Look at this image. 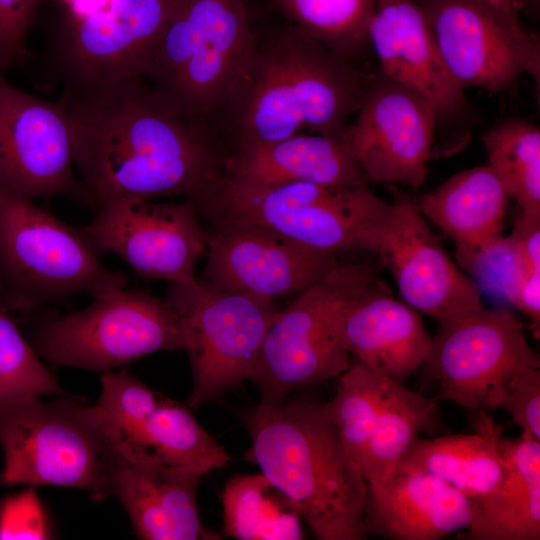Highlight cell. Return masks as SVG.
<instances>
[{
	"mask_svg": "<svg viewBox=\"0 0 540 540\" xmlns=\"http://www.w3.org/2000/svg\"><path fill=\"white\" fill-rule=\"evenodd\" d=\"M522 12H525L532 18L539 17L540 0H519Z\"/></svg>",
	"mask_w": 540,
	"mask_h": 540,
	"instance_id": "b9f144b4",
	"label": "cell"
},
{
	"mask_svg": "<svg viewBox=\"0 0 540 540\" xmlns=\"http://www.w3.org/2000/svg\"><path fill=\"white\" fill-rule=\"evenodd\" d=\"M476 416L475 433L416 437L396 469L433 475L469 499L487 494L506 474L499 450L503 426L489 418L486 411H477Z\"/></svg>",
	"mask_w": 540,
	"mask_h": 540,
	"instance_id": "cb8c5ba5",
	"label": "cell"
},
{
	"mask_svg": "<svg viewBox=\"0 0 540 540\" xmlns=\"http://www.w3.org/2000/svg\"><path fill=\"white\" fill-rule=\"evenodd\" d=\"M81 231L98 250L122 258L140 275L187 285L197 278L205 231L194 203L117 201L96 209Z\"/></svg>",
	"mask_w": 540,
	"mask_h": 540,
	"instance_id": "5bb4252c",
	"label": "cell"
},
{
	"mask_svg": "<svg viewBox=\"0 0 540 540\" xmlns=\"http://www.w3.org/2000/svg\"><path fill=\"white\" fill-rule=\"evenodd\" d=\"M166 301L175 311L192 376L189 408H197L251 376L278 309L274 299L229 292L205 280L170 284Z\"/></svg>",
	"mask_w": 540,
	"mask_h": 540,
	"instance_id": "9c48e42d",
	"label": "cell"
},
{
	"mask_svg": "<svg viewBox=\"0 0 540 540\" xmlns=\"http://www.w3.org/2000/svg\"><path fill=\"white\" fill-rule=\"evenodd\" d=\"M30 344L54 365L103 372L148 354L183 349L170 304L125 287L95 297L80 311L41 322Z\"/></svg>",
	"mask_w": 540,
	"mask_h": 540,
	"instance_id": "30bf717a",
	"label": "cell"
},
{
	"mask_svg": "<svg viewBox=\"0 0 540 540\" xmlns=\"http://www.w3.org/2000/svg\"><path fill=\"white\" fill-rule=\"evenodd\" d=\"M80 195L95 209L159 196L188 198L222 169L212 130L184 112L146 76L66 87Z\"/></svg>",
	"mask_w": 540,
	"mask_h": 540,
	"instance_id": "6da1fadb",
	"label": "cell"
},
{
	"mask_svg": "<svg viewBox=\"0 0 540 540\" xmlns=\"http://www.w3.org/2000/svg\"><path fill=\"white\" fill-rule=\"evenodd\" d=\"M457 265L480 290L511 302L515 290L529 270L511 235L499 234L474 245H456Z\"/></svg>",
	"mask_w": 540,
	"mask_h": 540,
	"instance_id": "e575fe53",
	"label": "cell"
},
{
	"mask_svg": "<svg viewBox=\"0 0 540 540\" xmlns=\"http://www.w3.org/2000/svg\"><path fill=\"white\" fill-rule=\"evenodd\" d=\"M375 278L371 264L340 263L278 310L249 378L261 402H282L293 390L340 376L350 366L338 332L341 309Z\"/></svg>",
	"mask_w": 540,
	"mask_h": 540,
	"instance_id": "ba28073f",
	"label": "cell"
},
{
	"mask_svg": "<svg viewBox=\"0 0 540 540\" xmlns=\"http://www.w3.org/2000/svg\"><path fill=\"white\" fill-rule=\"evenodd\" d=\"M252 38L244 0H178L146 77L211 128Z\"/></svg>",
	"mask_w": 540,
	"mask_h": 540,
	"instance_id": "52a82bcc",
	"label": "cell"
},
{
	"mask_svg": "<svg viewBox=\"0 0 540 540\" xmlns=\"http://www.w3.org/2000/svg\"><path fill=\"white\" fill-rule=\"evenodd\" d=\"M390 188L392 210L376 254L403 301L437 321L482 306V291L446 253L418 205L395 186Z\"/></svg>",
	"mask_w": 540,
	"mask_h": 540,
	"instance_id": "ac0fdd59",
	"label": "cell"
},
{
	"mask_svg": "<svg viewBox=\"0 0 540 540\" xmlns=\"http://www.w3.org/2000/svg\"><path fill=\"white\" fill-rule=\"evenodd\" d=\"M373 74L285 22L254 28L251 47L212 123L227 153L309 129L343 139Z\"/></svg>",
	"mask_w": 540,
	"mask_h": 540,
	"instance_id": "7a4b0ae2",
	"label": "cell"
},
{
	"mask_svg": "<svg viewBox=\"0 0 540 540\" xmlns=\"http://www.w3.org/2000/svg\"><path fill=\"white\" fill-rule=\"evenodd\" d=\"M437 322L422 364L438 384L436 401L474 412L493 411L501 408L514 377L540 368L523 322L508 308L482 305Z\"/></svg>",
	"mask_w": 540,
	"mask_h": 540,
	"instance_id": "8fae6325",
	"label": "cell"
},
{
	"mask_svg": "<svg viewBox=\"0 0 540 540\" xmlns=\"http://www.w3.org/2000/svg\"><path fill=\"white\" fill-rule=\"evenodd\" d=\"M471 500L472 540H539L540 478L506 468L502 481Z\"/></svg>",
	"mask_w": 540,
	"mask_h": 540,
	"instance_id": "83f0119b",
	"label": "cell"
},
{
	"mask_svg": "<svg viewBox=\"0 0 540 540\" xmlns=\"http://www.w3.org/2000/svg\"><path fill=\"white\" fill-rule=\"evenodd\" d=\"M213 226L255 223L308 247L337 253H376L392 203L367 185L332 187L310 182L258 184L221 171L187 198Z\"/></svg>",
	"mask_w": 540,
	"mask_h": 540,
	"instance_id": "277c9868",
	"label": "cell"
},
{
	"mask_svg": "<svg viewBox=\"0 0 540 540\" xmlns=\"http://www.w3.org/2000/svg\"><path fill=\"white\" fill-rule=\"evenodd\" d=\"M436 402L388 380L362 467L368 489L385 484L413 440L436 427Z\"/></svg>",
	"mask_w": 540,
	"mask_h": 540,
	"instance_id": "484cf974",
	"label": "cell"
},
{
	"mask_svg": "<svg viewBox=\"0 0 540 540\" xmlns=\"http://www.w3.org/2000/svg\"><path fill=\"white\" fill-rule=\"evenodd\" d=\"M126 286L83 232L0 185V304L29 312L77 294L93 298Z\"/></svg>",
	"mask_w": 540,
	"mask_h": 540,
	"instance_id": "8992f818",
	"label": "cell"
},
{
	"mask_svg": "<svg viewBox=\"0 0 540 540\" xmlns=\"http://www.w3.org/2000/svg\"><path fill=\"white\" fill-rule=\"evenodd\" d=\"M368 38L379 73L424 97L434 108L436 130L471 126L464 89L446 67L413 0H376Z\"/></svg>",
	"mask_w": 540,
	"mask_h": 540,
	"instance_id": "d6986e66",
	"label": "cell"
},
{
	"mask_svg": "<svg viewBox=\"0 0 540 540\" xmlns=\"http://www.w3.org/2000/svg\"><path fill=\"white\" fill-rule=\"evenodd\" d=\"M451 75L465 90L501 92L524 74L540 84V39L520 16L485 0H413Z\"/></svg>",
	"mask_w": 540,
	"mask_h": 540,
	"instance_id": "7c38bea8",
	"label": "cell"
},
{
	"mask_svg": "<svg viewBox=\"0 0 540 540\" xmlns=\"http://www.w3.org/2000/svg\"><path fill=\"white\" fill-rule=\"evenodd\" d=\"M6 485H53L111 497L116 440L101 409L74 398H31L0 406Z\"/></svg>",
	"mask_w": 540,
	"mask_h": 540,
	"instance_id": "5b68a950",
	"label": "cell"
},
{
	"mask_svg": "<svg viewBox=\"0 0 540 540\" xmlns=\"http://www.w3.org/2000/svg\"><path fill=\"white\" fill-rule=\"evenodd\" d=\"M224 530L239 540H299L301 516L293 503L262 474L237 475L221 495Z\"/></svg>",
	"mask_w": 540,
	"mask_h": 540,
	"instance_id": "4316f807",
	"label": "cell"
},
{
	"mask_svg": "<svg viewBox=\"0 0 540 540\" xmlns=\"http://www.w3.org/2000/svg\"><path fill=\"white\" fill-rule=\"evenodd\" d=\"M40 0H0V74L22 64Z\"/></svg>",
	"mask_w": 540,
	"mask_h": 540,
	"instance_id": "d590c367",
	"label": "cell"
},
{
	"mask_svg": "<svg viewBox=\"0 0 540 540\" xmlns=\"http://www.w3.org/2000/svg\"><path fill=\"white\" fill-rule=\"evenodd\" d=\"M488 165L521 214L540 218V130L533 123L509 118L482 136Z\"/></svg>",
	"mask_w": 540,
	"mask_h": 540,
	"instance_id": "f1b7e54d",
	"label": "cell"
},
{
	"mask_svg": "<svg viewBox=\"0 0 540 540\" xmlns=\"http://www.w3.org/2000/svg\"><path fill=\"white\" fill-rule=\"evenodd\" d=\"M140 445L166 464L202 476L230 460L223 447L197 422L189 406L165 397L147 420Z\"/></svg>",
	"mask_w": 540,
	"mask_h": 540,
	"instance_id": "4dcf8cb0",
	"label": "cell"
},
{
	"mask_svg": "<svg viewBox=\"0 0 540 540\" xmlns=\"http://www.w3.org/2000/svg\"><path fill=\"white\" fill-rule=\"evenodd\" d=\"M501 408L511 415L522 432L540 440V368L523 372L512 379Z\"/></svg>",
	"mask_w": 540,
	"mask_h": 540,
	"instance_id": "74e56055",
	"label": "cell"
},
{
	"mask_svg": "<svg viewBox=\"0 0 540 540\" xmlns=\"http://www.w3.org/2000/svg\"><path fill=\"white\" fill-rule=\"evenodd\" d=\"M163 396L126 370L105 371L98 406L116 441L141 444L147 420Z\"/></svg>",
	"mask_w": 540,
	"mask_h": 540,
	"instance_id": "836d02e7",
	"label": "cell"
},
{
	"mask_svg": "<svg viewBox=\"0 0 540 540\" xmlns=\"http://www.w3.org/2000/svg\"><path fill=\"white\" fill-rule=\"evenodd\" d=\"M338 332L359 363L402 384L422 366L432 344L420 313L386 293L376 278L343 305Z\"/></svg>",
	"mask_w": 540,
	"mask_h": 540,
	"instance_id": "44dd1931",
	"label": "cell"
},
{
	"mask_svg": "<svg viewBox=\"0 0 540 540\" xmlns=\"http://www.w3.org/2000/svg\"><path fill=\"white\" fill-rule=\"evenodd\" d=\"M510 198L486 165L454 174L422 195L417 205L455 245H474L502 234Z\"/></svg>",
	"mask_w": 540,
	"mask_h": 540,
	"instance_id": "d4e9b609",
	"label": "cell"
},
{
	"mask_svg": "<svg viewBox=\"0 0 540 540\" xmlns=\"http://www.w3.org/2000/svg\"><path fill=\"white\" fill-rule=\"evenodd\" d=\"M470 519L468 497L418 470L396 469L385 484L367 492V535L390 540H439L465 530Z\"/></svg>",
	"mask_w": 540,
	"mask_h": 540,
	"instance_id": "7402d4cb",
	"label": "cell"
},
{
	"mask_svg": "<svg viewBox=\"0 0 540 540\" xmlns=\"http://www.w3.org/2000/svg\"><path fill=\"white\" fill-rule=\"evenodd\" d=\"M62 101L9 84L0 74V185L34 200L80 195Z\"/></svg>",
	"mask_w": 540,
	"mask_h": 540,
	"instance_id": "2e32d148",
	"label": "cell"
},
{
	"mask_svg": "<svg viewBox=\"0 0 540 540\" xmlns=\"http://www.w3.org/2000/svg\"><path fill=\"white\" fill-rule=\"evenodd\" d=\"M529 270L540 269V218L520 213L510 233Z\"/></svg>",
	"mask_w": 540,
	"mask_h": 540,
	"instance_id": "ab89813d",
	"label": "cell"
},
{
	"mask_svg": "<svg viewBox=\"0 0 540 540\" xmlns=\"http://www.w3.org/2000/svg\"><path fill=\"white\" fill-rule=\"evenodd\" d=\"M497 9L513 15L520 16L522 10L519 0H485Z\"/></svg>",
	"mask_w": 540,
	"mask_h": 540,
	"instance_id": "60d3db41",
	"label": "cell"
},
{
	"mask_svg": "<svg viewBox=\"0 0 540 540\" xmlns=\"http://www.w3.org/2000/svg\"><path fill=\"white\" fill-rule=\"evenodd\" d=\"M530 320V328L539 338L540 269L528 270L520 280L510 302Z\"/></svg>",
	"mask_w": 540,
	"mask_h": 540,
	"instance_id": "f35d334b",
	"label": "cell"
},
{
	"mask_svg": "<svg viewBox=\"0 0 540 540\" xmlns=\"http://www.w3.org/2000/svg\"><path fill=\"white\" fill-rule=\"evenodd\" d=\"M340 376L336 394L327 406L342 442L362 472L389 379L359 362Z\"/></svg>",
	"mask_w": 540,
	"mask_h": 540,
	"instance_id": "1f68e13d",
	"label": "cell"
},
{
	"mask_svg": "<svg viewBox=\"0 0 540 540\" xmlns=\"http://www.w3.org/2000/svg\"><path fill=\"white\" fill-rule=\"evenodd\" d=\"M246 459L295 506L320 540H364L368 487L327 402L264 403L249 412Z\"/></svg>",
	"mask_w": 540,
	"mask_h": 540,
	"instance_id": "3957f363",
	"label": "cell"
},
{
	"mask_svg": "<svg viewBox=\"0 0 540 540\" xmlns=\"http://www.w3.org/2000/svg\"><path fill=\"white\" fill-rule=\"evenodd\" d=\"M208 260L202 279L229 292L274 299L300 292L340 262L337 253L315 249L255 223H226L205 231Z\"/></svg>",
	"mask_w": 540,
	"mask_h": 540,
	"instance_id": "e0dca14e",
	"label": "cell"
},
{
	"mask_svg": "<svg viewBox=\"0 0 540 540\" xmlns=\"http://www.w3.org/2000/svg\"><path fill=\"white\" fill-rule=\"evenodd\" d=\"M376 0H272L285 22L352 61L369 45Z\"/></svg>",
	"mask_w": 540,
	"mask_h": 540,
	"instance_id": "f546056e",
	"label": "cell"
},
{
	"mask_svg": "<svg viewBox=\"0 0 540 540\" xmlns=\"http://www.w3.org/2000/svg\"><path fill=\"white\" fill-rule=\"evenodd\" d=\"M45 514L35 492L26 490L0 505V539L50 538Z\"/></svg>",
	"mask_w": 540,
	"mask_h": 540,
	"instance_id": "8d00e7d4",
	"label": "cell"
},
{
	"mask_svg": "<svg viewBox=\"0 0 540 540\" xmlns=\"http://www.w3.org/2000/svg\"><path fill=\"white\" fill-rule=\"evenodd\" d=\"M204 476L163 462L149 448L116 441L111 497L146 540H218L202 523L197 491Z\"/></svg>",
	"mask_w": 540,
	"mask_h": 540,
	"instance_id": "ffe728a7",
	"label": "cell"
},
{
	"mask_svg": "<svg viewBox=\"0 0 540 540\" xmlns=\"http://www.w3.org/2000/svg\"><path fill=\"white\" fill-rule=\"evenodd\" d=\"M178 0H107L58 27L54 57L65 87L147 76Z\"/></svg>",
	"mask_w": 540,
	"mask_h": 540,
	"instance_id": "4fadbf2b",
	"label": "cell"
},
{
	"mask_svg": "<svg viewBox=\"0 0 540 540\" xmlns=\"http://www.w3.org/2000/svg\"><path fill=\"white\" fill-rule=\"evenodd\" d=\"M62 393L53 374L0 304V406Z\"/></svg>",
	"mask_w": 540,
	"mask_h": 540,
	"instance_id": "d6a6232c",
	"label": "cell"
},
{
	"mask_svg": "<svg viewBox=\"0 0 540 540\" xmlns=\"http://www.w3.org/2000/svg\"><path fill=\"white\" fill-rule=\"evenodd\" d=\"M435 133L433 106L378 73L344 138L369 181L418 188L427 177Z\"/></svg>",
	"mask_w": 540,
	"mask_h": 540,
	"instance_id": "9a60e30c",
	"label": "cell"
},
{
	"mask_svg": "<svg viewBox=\"0 0 540 540\" xmlns=\"http://www.w3.org/2000/svg\"><path fill=\"white\" fill-rule=\"evenodd\" d=\"M223 171L258 184L310 182L332 187L367 185L345 138L295 134L288 138L227 153Z\"/></svg>",
	"mask_w": 540,
	"mask_h": 540,
	"instance_id": "603a6c76",
	"label": "cell"
}]
</instances>
